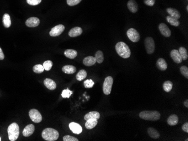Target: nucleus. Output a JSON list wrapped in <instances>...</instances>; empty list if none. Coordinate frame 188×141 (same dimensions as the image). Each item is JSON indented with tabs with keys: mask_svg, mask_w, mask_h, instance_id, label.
<instances>
[{
	"mask_svg": "<svg viewBox=\"0 0 188 141\" xmlns=\"http://www.w3.org/2000/svg\"><path fill=\"white\" fill-rule=\"evenodd\" d=\"M182 129L183 131H185L186 133H188V123H185L184 125L182 127Z\"/></svg>",
	"mask_w": 188,
	"mask_h": 141,
	"instance_id": "79ce46f5",
	"label": "nucleus"
},
{
	"mask_svg": "<svg viewBox=\"0 0 188 141\" xmlns=\"http://www.w3.org/2000/svg\"><path fill=\"white\" fill-rule=\"evenodd\" d=\"M87 77V72L85 70L82 69L78 71V73L76 75V79L78 81H82L85 79Z\"/></svg>",
	"mask_w": 188,
	"mask_h": 141,
	"instance_id": "c756f323",
	"label": "nucleus"
},
{
	"mask_svg": "<svg viewBox=\"0 0 188 141\" xmlns=\"http://www.w3.org/2000/svg\"><path fill=\"white\" fill-rule=\"evenodd\" d=\"M94 84H95L94 83V82H93V80H91V79L86 80L84 83V87L86 88H92L94 86Z\"/></svg>",
	"mask_w": 188,
	"mask_h": 141,
	"instance_id": "c9c22d12",
	"label": "nucleus"
},
{
	"mask_svg": "<svg viewBox=\"0 0 188 141\" xmlns=\"http://www.w3.org/2000/svg\"><path fill=\"white\" fill-rule=\"evenodd\" d=\"M178 51L179 52V53H180L181 57H182V59L183 60H186L188 59V51L186 50V48L183 47H181L179 48V50H178Z\"/></svg>",
	"mask_w": 188,
	"mask_h": 141,
	"instance_id": "2f4dec72",
	"label": "nucleus"
},
{
	"mask_svg": "<svg viewBox=\"0 0 188 141\" xmlns=\"http://www.w3.org/2000/svg\"><path fill=\"white\" fill-rule=\"evenodd\" d=\"M63 141H78L77 138H75L74 137H72L71 135H65L63 137Z\"/></svg>",
	"mask_w": 188,
	"mask_h": 141,
	"instance_id": "ea45409f",
	"label": "nucleus"
},
{
	"mask_svg": "<svg viewBox=\"0 0 188 141\" xmlns=\"http://www.w3.org/2000/svg\"><path fill=\"white\" fill-rule=\"evenodd\" d=\"M95 58L96 59V61L99 64H101L104 61V54L101 51H97L95 56Z\"/></svg>",
	"mask_w": 188,
	"mask_h": 141,
	"instance_id": "c85d7f7f",
	"label": "nucleus"
},
{
	"mask_svg": "<svg viewBox=\"0 0 188 141\" xmlns=\"http://www.w3.org/2000/svg\"><path fill=\"white\" fill-rule=\"evenodd\" d=\"M5 58V55L3 54V51L1 48L0 47V60H2Z\"/></svg>",
	"mask_w": 188,
	"mask_h": 141,
	"instance_id": "37998d69",
	"label": "nucleus"
},
{
	"mask_svg": "<svg viewBox=\"0 0 188 141\" xmlns=\"http://www.w3.org/2000/svg\"><path fill=\"white\" fill-rule=\"evenodd\" d=\"M58 131L54 129L46 128L42 131V137L45 141H55L59 138Z\"/></svg>",
	"mask_w": 188,
	"mask_h": 141,
	"instance_id": "f03ea898",
	"label": "nucleus"
},
{
	"mask_svg": "<svg viewBox=\"0 0 188 141\" xmlns=\"http://www.w3.org/2000/svg\"><path fill=\"white\" fill-rule=\"evenodd\" d=\"M44 70L45 69H44V67L43 66V65L41 64L36 65L33 67V71L36 73H39V74L43 73Z\"/></svg>",
	"mask_w": 188,
	"mask_h": 141,
	"instance_id": "473e14b6",
	"label": "nucleus"
},
{
	"mask_svg": "<svg viewBox=\"0 0 188 141\" xmlns=\"http://www.w3.org/2000/svg\"><path fill=\"white\" fill-rule=\"evenodd\" d=\"M178 122V116L175 114H173L169 116L167 119V123L170 126H174L177 125Z\"/></svg>",
	"mask_w": 188,
	"mask_h": 141,
	"instance_id": "393cba45",
	"label": "nucleus"
},
{
	"mask_svg": "<svg viewBox=\"0 0 188 141\" xmlns=\"http://www.w3.org/2000/svg\"><path fill=\"white\" fill-rule=\"evenodd\" d=\"M82 0H67V2L69 6H75L80 3Z\"/></svg>",
	"mask_w": 188,
	"mask_h": 141,
	"instance_id": "4c0bfd02",
	"label": "nucleus"
},
{
	"mask_svg": "<svg viewBox=\"0 0 188 141\" xmlns=\"http://www.w3.org/2000/svg\"><path fill=\"white\" fill-rule=\"evenodd\" d=\"M44 85L45 86L46 88H47L50 90H54L56 88V84L54 80L46 78L43 82Z\"/></svg>",
	"mask_w": 188,
	"mask_h": 141,
	"instance_id": "a211bd4d",
	"label": "nucleus"
},
{
	"mask_svg": "<svg viewBox=\"0 0 188 141\" xmlns=\"http://www.w3.org/2000/svg\"><path fill=\"white\" fill-rule=\"evenodd\" d=\"M129 10L132 13H135L138 11V5L135 0H130L127 2Z\"/></svg>",
	"mask_w": 188,
	"mask_h": 141,
	"instance_id": "f3484780",
	"label": "nucleus"
},
{
	"mask_svg": "<svg viewBox=\"0 0 188 141\" xmlns=\"http://www.w3.org/2000/svg\"><path fill=\"white\" fill-rule=\"evenodd\" d=\"M82 32H83V30L81 28L76 26V27H75L71 29L70 31L69 32L68 34L71 37H76L79 35H81Z\"/></svg>",
	"mask_w": 188,
	"mask_h": 141,
	"instance_id": "2eb2a0df",
	"label": "nucleus"
},
{
	"mask_svg": "<svg viewBox=\"0 0 188 141\" xmlns=\"http://www.w3.org/2000/svg\"><path fill=\"white\" fill-rule=\"evenodd\" d=\"M167 12L170 14V16H172L173 18H175L177 19H178L180 18L181 15L180 13H179L178 10L174 9V8H167Z\"/></svg>",
	"mask_w": 188,
	"mask_h": 141,
	"instance_id": "aec40b11",
	"label": "nucleus"
},
{
	"mask_svg": "<svg viewBox=\"0 0 188 141\" xmlns=\"http://www.w3.org/2000/svg\"><path fill=\"white\" fill-rule=\"evenodd\" d=\"M97 124V119H90L86 120L85 127L88 129H92L95 128Z\"/></svg>",
	"mask_w": 188,
	"mask_h": 141,
	"instance_id": "5701e85b",
	"label": "nucleus"
},
{
	"mask_svg": "<svg viewBox=\"0 0 188 141\" xmlns=\"http://www.w3.org/2000/svg\"><path fill=\"white\" fill-rule=\"evenodd\" d=\"M184 106L186 107H188V99H186V101H185V102L184 103Z\"/></svg>",
	"mask_w": 188,
	"mask_h": 141,
	"instance_id": "c03bdc74",
	"label": "nucleus"
},
{
	"mask_svg": "<svg viewBox=\"0 0 188 141\" xmlns=\"http://www.w3.org/2000/svg\"><path fill=\"white\" fill-rule=\"evenodd\" d=\"M1 141V138L0 137V141Z\"/></svg>",
	"mask_w": 188,
	"mask_h": 141,
	"instance_id": "49530a36",
	"label": "nucleus"
},
{
	"mask_svg": "<svg viewBox=\"0 0 188 141\" xmlns=\"http://www.w3.org/2000/svg\"><path fill=\"white\" fill-rule=\"evenodd\" d=\"M2 22H3V26L6 28H9L11 26V19H10V15L8 14H5L3 15Z\"/></svg>",
	"mask_w": 188,
	"mask_h": 141,
	"instance_id": "a878e982",
	"label": "nucleus"
},
{
	"mask_svg": "<svg viewBox=\"0 0 188 141\" xmlns=\"http://www.w3.org/2000/svg\"><path fill=\"white\" fill-rule=\"evenodd\" d=\"M9 140L11 141H16L19 135V127L16 123L11 124L7 129Z\"/></svg>",
	"mask_w": 188,
	"mask_h": 141,
	"instance_id": "20e7f679",
	"label": "nucleus"
},
{
	"mask_svg": "<svg viewBox=\"0 0 188 141\" xmlns=\"http://www.w3.org/2000/svg\"><path fill=\"white\" fill-rule=\"evenodd\" d=\"M52 62L50 60H47V61H45L43 64V66L44 67V69L46 71H49L50 70H51V67L52 66Z\"/></svg>",
	"mask_w": 188,
	"mask_h": 141,
	"instance_id": "72a5a7b5",
	"label": "nucleus"
},
{
	"mask_svg": "<svg viewBox=\"0 0 188 141\" xmlns=\"http://www.w3.org/2000/svg\"><path fill=\"white\" fill-rule=\"evenodd\" d=\"M64 29H65L64 26L62 24H59L52 28L49 34L51 37H57L60 35L63 32Z\"/></svg>",
	"mask_w": 188,
	"mask_h": 141,
	"instance_id": "1a4fd4ad",
	"label": "nucleus"
},
{
	"mask_svg": "<svg viewBox=\"0 0 188 141\" xmlns=\"http://www.w3.org/2000/svg\"><path fill=\"white\" fill-rule=\"evenodd\" d=\"M166 20L167 21V22H169V24H170L171 26H178L180 24L178 19H176L175 18H173L172 16H170V15L166 17Z\"/></svg>",
	"mask_w": 188,
	"mask_h": 141,
	"instance_id": "cd10ccee",
	"label": "nucleus"
},
{
	"mask_svg": "<svg viewBox=\"0 0 188 141\" xmlns=\"http://www.w3.org/2000/svg\"><path fill=\"white\" fill-rule=\"evenodd\" d=\"M96 62L95 58L93 56H88L84 58L83 60V63L87 66H91L95 64Z\"/></svg>",
	"mask_w": 188,
	"mask_h": 141,
	"instance_id": "412c9836",
	"label": "nucleus"
},
{
	"mask_svg": "<svg viewBox=\"0 0 188 141\" xmlns=\"http://www.w3.org/2000/svg\"><path fill=\"white\" fill-rule=\"evenodd\" d=\"M41 1L42 0H27V3H28L29 5H32V6L38 5L41 2Z\"/></svg>",
	"mask_w": 188,
	"mask_h": 141,
	"instance_id": "58836bf2",
	"label": "nucleus"
},
{
	"mask_svg": "<svg viewBox=\"0 0 188 141\" xmlns=\"http://www.w3.org/2000/svg\"><path fill=\"white\" fill-rule=\"evenodd\" d=\"M29 116L33 122L39 123L42 121V117L41 113L36 109H31L29 112Z\"/></svg>",
	"mask_w": 188,
	"mask_h": 141,
	"instance_id": "6e6552de",
	"label": "nucleus"
},
{
	"mask_svg": "<svg viewBox=\"0 0 188 141\" xmlns=\"http://www.w3.org/2000/svg\"><path fill=\"white\" fill-rule=\"evenodd\" d=\"M72 93H73V92L71 90H69L68 88L67 90H63L62 93V97L69 99L72 95Z\"/></svg>",
	"mask_w": 188,
	"mask_h": 141,
	"instance_id": "f704fd0d",
	"label": "nucleus"
},
{
	"mask_svg": "<svg viewBox=\"0 0 188 141\" xmlns=\"http://www.w3.org/2000/svg\"><path fill=\"white\" fill-rule=\"evenodd\" d=\"M69 127L72 132L76 135H80L82 131V128L78 123L72 122L69 124Z\"/></svg>",
	"mask_w": 188,
	"mask_h": 141,
	"instance_id": "9b49d317",
	"label": "nucleus"
},
{
	"mask_svg": "<svg viewBox=\"0 0 188 141\" xmlns=\"http://www.w3.org/2000/svg\"><path fill=\"white\" fill-rule=\"evenodd\" d=\"M100 115L99 112L97 111H91L84 115V119L85 120H88L90 119H99L100 118Z\"/></svg>",
	"mask_w": 188,
	"mask_h": 141,
	"instance_id": "4be33fe9",
	"label": "nucleus"
},
{
	"mask_svg": "<svg viewBox=\"0 0 188 141\" xmlns=\"http://www.w3.org/2000/svg\"><path fill=\"white\" fill-rule=\"evenodd\" d=\"M180 72L184 77H185L186 78H188V68L187 66H182L180 67Z\"/></svg>",
	"mask_w": 188,
	"mask_h": 141,
	"instance_id": "e433bc0d",
	"label": "nucleus"
},
{
	"mask_svg": "<svg viewBox=\"0 0 188 141\" xmlns=\"http://www.w3.org/2000/svg\"><path fill=\"white\" fill-rule=\"evenodd\" d=\"M35 126L33 124H29V125H27L23 130V135L26 137H29L30 135H31L33 133V132L35 131Z\"/></svg>",
	"mask_w": 188,
	"mask_h": 141,
	"instance_id": "4468645a",
	"label": "nucleus"
},
{
	"mask_svg": "<svg viewBox=\"0 0 188 141\" xmlns=\"http://www.w3.org/2000/svg\"><path fill=\"white\" fill-rule=\"evenodd\" d=\"M172 87H173V84L171 81L169 80L166 81L163 84V88L166 92H170L172 90Z\"/></svg>",
	"mask_w": 188,
	"mask_h": 141,
	"instance_id": "7c9ffc66",
	"label": "nucleus"
},
{
	"mask_svg": "<svg viewBox=\"0 0 188 141\" xmlns=\"http://www.w3.org/2000/svg\"><path fill=\"white\" fill-rule=\"evenodd\" d=\"M40 23V20L36 17H31L27 20L26 24L30 28H34L39 26Z\"/></svg>",
	"mask_w": 188,
	"mask_h": 141,
	"instance_id": "f8f14e48",
	"label": "nucleus"
},
{
	"mask_svg": "<svg viewBox=\"0 0 188 141\" xmlns=\"http://www.w3.org/2000/svg\"><path fill=\"white\" fill-rule=\"evenodd\" d=\"M171 57L172 58V60L176 64H180L182 61V57L180 54V53L178 50H172L170 53Z\"/></svg>",
	"mask_w": 188,
	"mask_h": 141,
	"instance_id": "ddd939ff",
	"label": "nucleus"
},
{
	"mask_svg": "<svg viewBox=\"0 0 188 141\" xmlns=\"http://www.w3.org/2000/svg\"><path fill=\"white\" fill-rule=\"evenodd\" d=\"M113 83V79L112 77L110 76L106 77V78L104 80L103 86V92L105 95H109L111 93Z\"/></svg>",
	"mask_w": 188,
	"mask_h": 141,
	"instance_id": "39448f33",
	"label": "nucleus"
},
{
	"mask_svg": "<svg viewBox=\"0 0 188 141\" xmlns=\"http://www.w3.org/2000/svg\"><path fill=\"white\" fill-rule=\"evenodd\" d=\"M148 133L149 134L150 137L154 139H158L160 137L159 132L153 128H149L148 129Z\"/></svg>",
	"mask_w": 188,
	"mask_h": 141,
	"instance_id": "bb28decb",
	"label": "nucleus"
},
{
	"mask_svg": "<svg viewBox=\"0 0 188 141\" xmlns=\"http://www.w3.org/2000/svg\"><path fill=\"white\" fill-rule=\"evenodd\" d=\"M64 55L70 59H74L77 56V52L75 50L67 49L64 51Z\"/></svg>",
	"mask_w": 188,
	"mask_h": 141,
	"instance_id": "b1692460",
	"label": "nucleus"
},
{
	"mask_svg": "<svg viewBox=\"0 0 188 141\" xmlns=\"http://www.w3.org/2000/svg\"><path fill=\"white\" fill-rule=\"evenodd\" d=\"M140 118L141 119L150 120L157 121L161 118V114L157 111H143L139 114Z\"/></svg>",
	"mask_w": 188,
	"mask_h": 141,
	"instance_id": "7ed1b4c3",
	"label": "nucleus"
},
{
	"mask_svg": "<svg viewBox=\"0 0 188 141\" xmlns=\"http://www.w3.org/2000/svg\"><path fill=\"white\" fill-rule=\"evenodd\" d=\"M157 67L161 71H165L167 69V64L165 60L163 58H159L157 61Z\"/></svg>",
	"mask_w": 188,
	"mask_h": 141,
	"instance_id": "dca6fc26",
	"label": "nucleus"
},
{
	"mask_svg": "<svg viewBox=\"0 0 188 141\" xmlns=\"http://www.w3.org/2000/svg\"><path fill=\"white\" fill-rule=\"evenodd\" d=\"M156 2V0H144V3L149 6H153Z\"/></svg>",
	"mask_w": 188,
	"mask_h": 141,
	"instance_id": "a19ab883",
	"label": "nucleus"
},
{
	"mask_svg": "<svg viewBox=\"0 0 188 141\" xmlns=\"http://www.w3.org/2000/svg\"><path fill=\"white\" fill-rule=\"evenodd\" d=\"M127 35L131 41L137 42L140 40V36L139 33L134 28H130L127 32Z\"/></svg>",
	"mask_w": 188,
	"mask_h": 141,
	"instance_id": "0eeeda50",
	"label": "nucleus"
},
{
	"mask_svg": "<svg viewBox=\"0 0 188 141\" xmlns=\"http://www.w3.org/2000/svg\"><path fill=\"white\" fill-rule=\"evenodd\" d=\"M159 31L162 35L166 37H170L171 35V31L169 29L168 26L165 23H161L159 25Z\"/></svg>",
	"mask_w": 188,
	"mask_h": 141,
	"instance_id": "9d476101",
	"label": "nucleus"
},
{
	"mask_svg": "<svg viewBox=\"0 0 188 141\" xmlns=\"http://www.w3.org/2000/svg\"><path fill=\"white\" fill-rule=\"evenodd\" d=\"M145 47L148 54H152L155 51V43L152 37H146L145 39Z\"/></svg>",
	"mask_w": 188,
	"mask_h": 141,
	"instance_id": "423d86ee",
	"label": "nucleus"
},
{
	"mask_svg": "<svg viewBox=\"0 0 188 141\" xmlns=\"http://www.w3.org/2000/svg\"><path fill=\"white\" fill-rule=\"evenodd\" d=\"M186 10H187V11H188V6H186Z\"/></svg>",
	"mask_w": 188,
	"mask_h": 141,
	"instance_id": "a18cd8bd",
	"label": "nucleus"
},
{
	"mask_svg": "<svg viewBox=\"0 0 188 141\" xmlns=\"http://www.w3.org/2000/svg\"><path fill=\"white\" fill-rule=\"evenodd\" d=\"M116 50L121 58H130L131 50L129 47L125 42H118L116 45Z\"/></svg>",
	"mask_w": 188,
	"mask_h": 141,
	"instance_id": "f257e3e1",
	"label": "nucleus"
},
{
	"mask_svg": "<svg viewBox=\"0 0 188 141\" xmlns=\"http://www.w3.org/2000/svg\"><path fill=\"white\" fill-rule=\"evenodd\" d=\"M62 71L65 74H74L76 71V67L73 65H65L62 67Z\"/></svg>",
	"mask_w": 188,
	"mask_h": 141,
	"instance_id": "6ab92c4d",
	"label": "nucleus"
}]
</instances>
